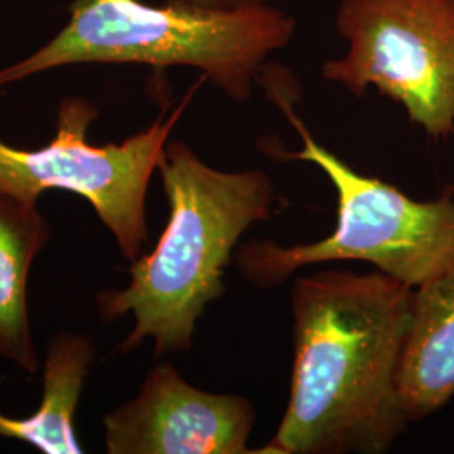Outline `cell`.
<instances>
[{
  "label": "cell",
  "mask_w": 454,
  "mask_h": 454,
  "mask_svg": "<svg viewBox=\"0 0 454 454\" xmlns=\"http://www.w3.org/2000/svg\"><path fill=\"white\" fill-rule=\"evenodd\" d=\"M414 292L380 271L300 276L290 401L258 454H384L406 431L397 389Z\"/></svg>",
  "instance_id": "6da1fadb"
},
{
  "label": "cell",
  "mask_w": 454,
  "mask_h": 454,
  "mask_svg": "<svg viewBox=\"0 0 454 454\" xmlns=\"http://www.w3.org/2000/svg\"><path fill=\"white\" fill-rule=\"evenodd\" d=\"M159 170L168 200L162 236L148 254L131 261L125 288L97 298L103 322L133 317L118 350L129 354L150 339L157 358L192 348L197 320L224 293L236 244L270 215L275 197L268 174L217 170L182 142L167 144Z\"/></svg>",
  "instance_id": "7a4b0ae2"
},
{
  "label": "cell",
  "mask_w": 454,
  "mask_h": 454,
  "mask_svg": "<svg viewBox=\"0 0 454 454\" xmlns=\"http://www.w3.org/2000/svg\"><path fill=\"white\" fill-rule=\"evenodd\" d=\"M285 11L264 4L211 9L187 0H76L65 29L44 48L0 69V88L61 66H189L227 97L246 101L262 63L294 34Z\"/></svg>",
  "instance_id": "3957f363"
},
{
  "label": "cell",
  "mask_w": 454,
  "mask_h": 454,
  "mask_svg": "<svg viewBox=\"0 0 454 454\" xmlns=\"http://www.w3.org/2000/svg\"><path fill=\"white\" fill-rule=\"evenodd\" d=\"M303 148L290 159L315 163L339 197L335 231L322 241L281 246L251 241L238 251V268L256 288H273L294 271L328 261H365L409 288L454 266V199L419 202L382 180L350 168L315 142L288 108Z\"/></svg>",
  "instance_id": "277c9868"
},
{
  "label": "cell",
  "mask_w": 454,
  "mask_h": 454,
  "mask_svg": "<svg viewBox=\"0 0 454 454\" xmlns=\"http://www.w3.org/2000/svg\"><path fill=\"white\" fill-rule=\"evenodd\" d=\"M189 98L146 130L99 146L86 138L97 108L82 98H66L48 145L29 150L0 140V192L33 202L48 191L82 195L114 234L125 260H138L148 241V184Z\"/></svg>",
  "instance_id": "5b68a950"
},
{
  "label": "cell",
  "mask_w": 454,
  "mask_h": 454,
  "mask_svg": "<svg viewBox=\"0 0 454 454\" xmlns=\"http://www.w3.org/2000/svg\"><path fill=\"white\" fill-rule=\"evenodd\" d=\"M348 51L322 66L360 97L369 86L401 103L429 137L454 131V0H341Z\"/></svg>",
  "instance_id": "8992f818"
},
{
  "label": "cell",
  "mask_w": 454,
  "mask_h": 454,
  "mask_svg": "<svg viewBox=\"0 0 454 454\" xmlns=\"http://www.w3.org/2000/svg\"><path fill=\"white\" fill-rule=\"evenodd\" d=\"M254 422L244 395L197 389L160 362L137 397L105 416L103 439L108 454H258L247 446Z\"/></svg>",
  "instance_id": "52a82bcc"
},
{
  "label": "cell",
  "mask_w": 454,
  "mask_h": 454,
  "mask_svg": "<svg viewBox=\"0 0 454 454\" xmlns=\"http://www.w3.org/2000/svg\"><path fill=\"white\" fill-rule=\"evenodd\" d=\"M397 389L409 421H421L454 395V266L412 296Z\"/></svg>",
  "instance_id": "ba28073f"
},
{
  "label": "cell",
  "mask_w": 454,
  "mask_h": 454,
  "mask_svg": "<svg viewBox=\"0 0 454 454\" xmlns=\"http://www.w3.org/2000/svg\"><path fill=\"white\" fill-rule=\"evenodd\" d=\"M97 358L91 337L61 332L48 341L43 365V399L27 418L0 412V438L17 439L46 454H82L74 429L82 387Z\"/></svg>",
  "instance_id": "9c48e42d"
},
{
  "label": "cell",
  "mask_w": 454,
  "mask_h": 454,
  "mask_svg": "<svg viewBox=\"0 0 454 454\" xmlns=\"http://www.w3.org/2000/svg\"><path fill=\"white\" fill-rule=\"evenodd\" d=\"M49 238L51 226L37 202L0 192V356L27 373L39 371L27 283Z\"/></svg>",
  "instance_id": "30bf717a"
},
{
  "label": "cell",
  "mask_w": 454,
  "mask_h": 454,
  "mask_svg": "<svg viewBox=\"0 0 454 454\" xmlns=\"http://www.w3.org/2000/svg\"><path fill=\"white\" fill-rule=\"evenodd\" d=\"M202 7H211V9H234L241 5H251V4H264L268 0H187Z\"/></svg>",
  "instance_id": "8fae6325"
},
{
  "label": "cell",
  "mask_w": 454,
  "mask_h": 454,
  "mask_svg": "<svg viewBox=\"0 0 454 454\" xmlns=\"http://www.w3.org/2000/svg\"><path fill=\"white\" fill-rule=\"evenodd\" d=\"M0 386H2V380H0Z\"/></svg>",
  "instance_id": "7c38bea8"
}]
</instances>
